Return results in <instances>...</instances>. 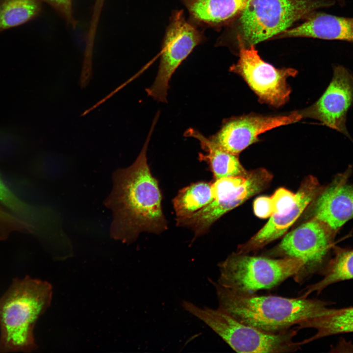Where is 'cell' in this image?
<instances>
[{"instance_id":"cell-1","label":"cell","mask_w":353,"mask_h":353,"mask_svg":"<svg viewBox=\"0 0 353 353\" xmlns=\"http://www.w3.org/2000/svg\"><path fill=\"white\" fill-rule=\"evenodd\" d=\"M135 161L112 174V190L104 204L112 213L110 236L124 243L134 242L142 232L159 234L167 228L157 180L147 163V151L155 122Z\"/></svg>"},{"instance_id":"cell-2","label":"cell","mask_w":353,"mask_h":353,"mask_svg":"<svg viewBox=\"0 0 353 353\" xmlns=\"http://www.w3.org/2000/svg\"><path fill=\"white\" fill-rule=\"evenodd\" d=\"M209 280L215 289L218 308L266 332L286 331L303 320L323 315L331 309L328 307L329 303L317 299L240 293Z\"/></svg>"},{"instance_id":"cell-3","label":"cell","mask_w":353,"mask_h":353,"mask_svg":"<svg viewBox=\"0 0 353 353\" xmlns=\"http://www.w3.org/2000/svg\"><path fill=\"white\" fill-rule=\"evenodd\" d=\"M52 286L26 276L16 278L0 297V353L31 352L37 348L33 329L50 306Z\"/></svg>"},{"instance_id":"cell-4","label":"cell","mask_w":353,"mask_h":353,"mask_svg":"<svg viewBox=\"0 0 353 353\" xmlns=\"http://www.w3.org/2000/svg\"><path fill=\"white\" fill-rule=\"evenodd\" d=\"M333 3L330 0H249L239 19V46H255L279 35L295 22Z\"/></svg>"},{"instance_id":"cell-5","label":"cell","mask_w":353,"mask_h":353,"mask_svg":"<svg viewBox=\"0 0 353 353\" xmlns=\"http://www.w3.org/2000/svg\"><path fill=\"white\" fill-rule=\"evenodd\" d=\"M184 309L208 326L234 351L244 353H284L301 348L293 339L296 328L278 333L261 331L244 324L224 310L206 306L200 307L183 301Z\"/></svg>"},{"instance_id":"cell-6","label":"cell","mask_w":353,"mask_h":353,"mask_svg":"<svg viewBox=\"0 0 353 353\" xmlns=\"http://www.w3.org/2000/svg\"><path fill=\"white\" fill-rule=\"evenodd\" d=\"M303 265L292 257L257 256L233 252L218 263L220 285L234 292L253 294L278 286L294 277Z\"/></svg>"},{"instance_id":"cell-7","label":"cell","mask_w":353,"mask_h":353,"mask_svg":"<svg viewBox=\"0 0 353 353\" xmlns=\"http://www.w3.org/2000/svg\"><path fill=\"white\" fill-rule=\"evenodd\" d=\"M328 227L314 218L287 233L268 256L301 259L303 265L293 277L296 282L303 283L315 274H320L329 259L332 247Z\"/></svg>"},{"instance_id":"cell-8","label":"cell","mask_w":353,"mask_h":353,"mask_svg":"<svg viewBox=\"0 0 353 353\" xmlns=\"http://www.w3.org/2000/svg\"><path fill=\"white\" fill-rule=\"evenodd\" d=\"M205 38L202 31L185 19L183 10L173 11L164 37L158 70L148 95L166 102L170 79L177 68Z\"/></svg>"},{"instance_id":"cell-9","label":"cell","mask_w":353,"mask_h":353,"mask_svg":"<svg viewBox=\"0 0 353 353\" xmlns=\"http://www.w3.org/2000/svg\"><path fill=\"white\" fill-rule=\"evenodd\" d=\"M273 176L265 169L249 172L246 176L224 177L212 183L213 199L194 213L191 221L199 231L206 232L221 216L265 189Z\"/></svg>"},{"instance_id":"cell-10","label":"cell","mask_w":353,"mask_h":353,"mask_svg":"<svg viewBox=\"0 0 353 353\" xmlns=\"http://www.w3.org/2000/svg\"><path fill=\"white\" fill-rule=\"evenodd\" d=\"M254 46L239 47V59L230 71L241 76L261 101L280 106L289 100L291 91L286 80L297 71L276 68L260 57Z\"/></svg>"},{"instance_id":"cell-11","label":"cell","mask_w":353,"mask_h":353,"mask_svg":"<svg viewBox=\"0 0 353 353\" xmlns=\"http://www.w3.org/2000/svg\"><path fill=\"white\" fill-rule=\"evenodd\" d=\"M353 106V75L334 65L332 79L321 97L302 112L303 117L318 120L352 140L347 127V115Z\"/></svg>"},{"instance_id":"cell-12","label":"cell","mask_w":353,"mask_h":353,"mask_svg":"<svg viewBox=\"0 0 353 353\" xmlns=\"http://www.w3.org/2000/svg\"><path fill=\"white\" fill-rule=\"evenodd\" d=\"M302 113L265 116L249 115L232 118L226 122L211 140L221 149L238 155L251 145L257 142L258 136L274 128L298 122Z\"/></svg>"},{"instance_id":"cell-13","label":"cell","mask_w":353,"mask_h":353,"mask_svg":"<svg viewBox=\"0 0 353 353\" xmlns=\"http://www.w3.org/2000/svg\"><path fill=\"white\" fill-rule=\"evenodd\" d=\"M319 189L315 177H307L296 193L292 207L280 215L271 216L259 231L247 242L238 246L236 252L244 254L255 252L283 236L314 200Z\"/></svg>"},{"instance_id":"cell-14","label":"cell","mask_w":353,"mask_h":353,"mask_svg":"<svg viewBox=\"0 0 353 353\" xmlns=\"http://www.w3.org/2000/svg\"><path fill=\"white\" fill-rule=\"evenodd\" d=\"M346 173L336 177L318 197L315 218L337 230L353 218V185L347 183Z\"/></svg>"},{"instance_id":"cell-15","label":"cell","mask_w":353,"mask_h":353,"mask_svg":"<svg viewBox=\"0 0 353 353\" xmlns=\"http://www.w3.org/2000/svg\"><path fill=\"white\" fill-rule=\"evenodd\" d=\"M0 204L28 225L33 234L45 237L54 235L59 231L61 224L53 212L26 203L7 187L0 176Z\"/></svg>"},{"instance_id":"cell-16","label":"cell","mask_w":353,"mask_h":353,"mask_svg":"<svg viewBox=\"0 0 353 353\" xmlns=\"http://www.w3.org/2000/svg\"><path fill=\"white\" fill-rule=\"evenodd\" d=\"M302 24L279 34L281 38L309 37L353 41V18L324 13L311 15Z\"/></svg>"},{"instance_id":"cell-17","label":"cell","mask_w":353,"mask_h":353,"mask_svg":"<svg viewBox=\"0 0 353 353\" xmlns=\"http://www.w3.org/2000/svg\"><path fill=\"white\" fill-rule=\"evenodd\" d=\"M198 28H217L242 12L249 0H180Z\"/></svg>"},{"instance_id":"cell-18","label":"cell","mask_w":353,"mask_h":353,"mask_svg":"<svg viewBox=\"0 0 353 353\" xmlns=\"http://www.w3.org/2000/svg\"><path fill=\"white\" fill-rule=\"evenodd\" d=\"M185 135L195 138L199 141L202 148L206 153L205 154L200 153V159L207 162L215 179L247 175L249 172L242 166L238 155L221 149L210 138H207L193 128L187 130Z\"/></svg>"},{"instance_id":"cell-19","label":"cell","mask_w":353,"mask_h":353,"mask_svg":"<svg viewBox=\"0 0 353 353\" xmlns=\"http://www.w3.org/2000/svg\"><path fill=\"white\" fill-rule=\"evenodd\" d=\"M312 328L317 330L312 336L299 342L303 345L315 340L335 334L353 332V306L331 308L327 313L300 322L296 329Z\"/></svg>"},{"instance_id":"cell-20","label":"cell","mask_w":353,"mask_h":353,"mask_svg":"<svg viewBox=\"0 0 353 353\" xmlns=\"http://www.w3.org/2000/svg\"><path fill=\"white\" fill-rule=\"evenodd\" d=\"M320 274L323 278L304 288L299 297L307 298L314 292L319 294L332 284L353 279V250L336 249L333 257L328 260Z\"/></svg>"},{"instance_id":"cell-21","label":"cell","mask_w":353,"mask_h":353,"mask_svg":"<svg viewBox=\"0 0 353 353\" xmlns=\"http://www.w3.org/2000/svg\"><path fill=\"white\" fill-rule=\"evenodd\" d=\"M213 199L212 183L199 181L182 189L173 200L176 218L185 217L199 211Z\"/></svg>"},{"instance_id":"cell-22","label":"cell","mask_w":353,"mask_h":353,"mask_svg":"<svg viewBox=\"0 0 353 353\" xmlns=\"http://www.w3.org/2000/svg\"><path fill=\"white\" fill-rule=\"evenodd\" d=\"M39 0H0V32L24 24L42 11Z\"/></svg>"},{"instance_id":"cell-23","label":"cell","mask_w":353,"mask_h":353,"mask_svg":"<svg viewBox=\"0 0 353 353\" xmlns=\"http://www.w3.org/2000/svg\"><path fill=\"white\" fill-rule=\"evenodd\" d=\"M273 208V215H280L292 207L296 198V194L284 188L277 189L271 197Z\"/></svg>"},{"instance_id":"cell-24","label":"cell","mask_w":353,"mask_h":353,"mask_svg":"<svg viewBox=\"0 0 353 353\" xmlns=\"http://www.w3.org/2000/svg\"><path fill=\"white\" fill-rule=\"evenodd\" d=\"M49 4L66 21L68 25L75 29L78 23L74 17L72 0H39Z\"/></svg>"},{"instance_id":"cell-25","label":"cell","mask_w":353,"mask_h":353,"mask_svg":"<svg viewBox=\"0 0 353 353\" xmlns=\"http://www.w3.org/2000/svg\"><path fill=\"white\" fill-rule=\"evenodd\" d=\"M255 215L260 218L270 217L273 214V208L271 197L261 196L256 198L253 202Z\"/></svg>"},{"instance_id":"cell-26","label":"cell","mask_w":353,"mask_h":353,"mask_svg":"<svg viewBox=\"0 0 353 353\" xmlns=\"http://www.w3.org/2000/svg\"><path fill=\"white\" fill-rule=\"evenodd\" d=\"M105 0H95V3L98 5H102Z\"/></svg>"}]
</instances>
